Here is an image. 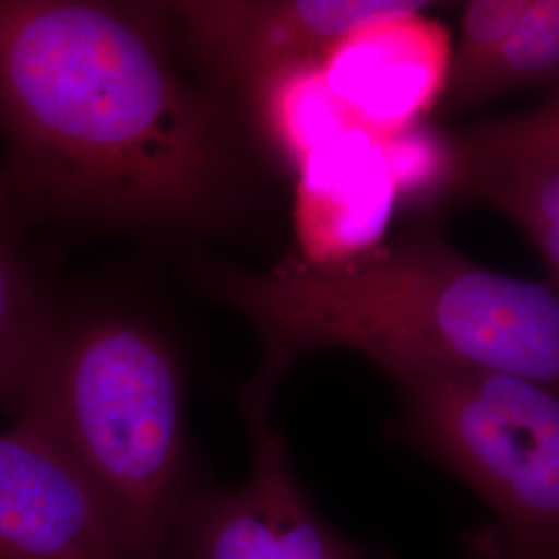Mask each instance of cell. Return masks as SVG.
Returning <instances> with one entry per match:
<instances>
[{
    "mask_svg": "<svg viewBox=\"0 0 559 559\" xmlns=\"http://www.w3.org/2000/svg\"><path fill=\"white\" fill-rule=\"evenodd\" d=\"M459 193L500 210L533 242L549 274L559 280V100L528 112L491 119L454 135Z\"/></svg>",
    "mask_w": 559,
    "mask_h": 559,
    "instance_id": "9",
    "label": "cell"
},
{
    "mask_svg": "<svg viewBox=\"0 0 559 559\" xmlns=\"http://www.w3.org/2000/svg\"><path fill=\"white\" fill-rule=\"evenodd\" d=\"M425 9L369 21L321 59L332 94L378 140L425 120L443 98L454 46L450 29L425 17Z\"/></svg>",
    "mask_w": 559,
    "mask_h": 559,
    "instance_id": "8",
    "label": "cell"
},
{
    "mask_svg": "<svg viewBox=\"0 0 559 559\" xmlns=\"http://www.w3.org/2000/svg\"><path fill=\"white\" fill-rule=\"evenodd\" d=\"M0 559H131L80 466L32 406L0 433Z\"/></svg>",
    "mask_w": 559,
    "mask_h": 559,
    "instance_id": "7",
    "label": "cell"
},
{
    "mask_svg": "<svg viewBox=\"0 0 559 559\" xmlns=\"http://www.w3.org/2000/svg\"><path fill=\"white\" fill-rule=\"evenodd\" d=\"M240 408L251 433L249 477L237 489L198 487L177 520L168 559H381L321 519L267 411Z\"/></svg>",
    "mask_w": 559,
    "mask_h": 559,
    "instance_id": "5",
    "label": "cell"
},
{
    "mask_svg": "<svg viewBox=\"0 0 559 559\" xmlns=\"http://www.w3.org/2000/svg\"><path fill=\"white\" fill-rule=\"evenodd\" d=\"M21 406L52 427L129 558L168 559L200 480L187 440L182 365L160 330L115 309L55 313Z\"/></svg>",
    "mask_w": 559,
    "mask_h": 559,
    "instance_id": "3",
    "label": "cell"
},
{
    "mask_svg": "<svg viewBox=\"0 0 559 559\" xmlns=\"http://www.w3.org/2000/svg\"><path fill=\"white\" fill-rule=\"evenodd\" d=\"M402 436L491 512L471 559H559L558 390L496 369L438 365L392 376Z\"/></svg>",
    "mask_w": 559,
    "mask_h": 559,
    "instance_id": "4",
    "label": "cell"
},
{
    "mask_svg": "<svg viewBox=\"0 0 559 559\" xmlns=\"http://www.w3.org/2000/svg\"><path fill=\"white\" fill-rule=\"evenodd\" d=\"M531 0H473L462 7L459 46L441 102L452 110L466 87L510 36Z\"/></svg>",
    "mask_w": 559,
    "mask_h": 559,
    "instance_id": "15",
    "label": "cell"
},
{
    "mask_svg": "<svg viewBox=\"0 0 559 559\" xmlns=\"http://www.w3.org/2000/svg\"><path fill=\"white\" fill-rule=\"evenodd\" d=\"M408 0H187L166 2L180 55L242 98L267 73L325 50L369 21L415 11Z\"/></svg>",
    "mask_w": 559,
    "mask_h": 559,
    "instance_id": "6",
    "label": "cell"
},
{
    "mask_svg": "<svg viewBox=\"0 0 559 559\" xmlns=\"http://www.w3.org/2000/svg\"><path fill=\"white\" fill-rule=\"evenodd\" d=\"M166 4L0 0V138L13 203L152 233L237 207V129L182 75Z\"/></svg>",
    "mask_w": 559,
    "mask_h": 559,
    "instance_id": "1",
    "label": "cell"
},
{
    "mask_svg": "<svg viewBox=\"0 0 559 559\" xmlns=\"http://www.w3.org/2000/svg\"><path fill=\"white\" fill-rule=\"evenodd\" d=\"M295 175L300 260L338 263L383 242L396 195L378 138L357 129L323 141Z\"/></svg>",
    "mask_w": 559,
    "mask_h": 559,
    "instance_id": "10",
    "label": "cell"
},
{
    "mask_svg": "<svg viewBox=\"0 0 559 559\" xmlns=\"http://www.w3.org/2000/svg\"><path fill=\"white\" fill-rule=\"evenodd\" d=\"M201 278L251 321L263 344L240 404L267 408L288 367L325 346L359 350L390 378L460 365L558 390V290L480 267L438 235L381 242L328 265L299 258L247 272L210 263Z\"/></svg>",
    "mask_w": 559,
    "mask_h": 559,
    "instance_id": "2",
    "label": "cell"
},
{
    "mask_svg": "<svg viewBox=\"0 0 559 559\" xmlns=\"http://www.w3.org/2000/svg\"><path fill=\"white\" fill-rule=\"evenodd\" d=\"M380 143L400 210L431 212L459 195L454 135L420 120Z\"/></svg>",
    "mask_w": 559,
    "mask_h": 559,
    "instance_id": "14",
    "label": "cell"
},
{
    "mask_svg": "<svg viewBox=\"0 0 559 559\" xmlns=\"http://www.w3.org/2000/svg\"><path fill=\"white\" fill-rule=\"evenodd\" d=\"M559 73V2L531 0L510 36L480 69L452 110L471 108L522 87L551 85Z\"/></svg>",
    "mask_w": 559,
    "mask_h": 559,
    "instance_id": "13",
    "label": "cell"
},
{
    "mask_svg": "<svg viewBox=\"0 0 559 559\" xmlns=\"http://www.w3.org/2000/svg\"><path fill=\"white\" fill-rule=\"evenodd\" d=\"M17 207L0 168V402L17 408L40 365L55 313L20 253Z\"/></svg>",
    "mask_w": 559,
    "mask_h": 559,
    "instance_id": "12",
    "label": "cell"
},
{
    "mask_svg": "<svg viewBox=\"0 0 559 559\" xmlns=\"http://www.w3.org/2000/svg\"><path fill=\"white\" fill-rule=\"evenodd\" d=\"M245 100L261 140L272 156L293 173L323 141L360 129L332 94L321 60L280 67L258 81Z\"/></svg>",
    "mask_w": 559,
    "mask_h": 559,
    "instance_id": "11",
    "label": "cell"
}]
</instances>
